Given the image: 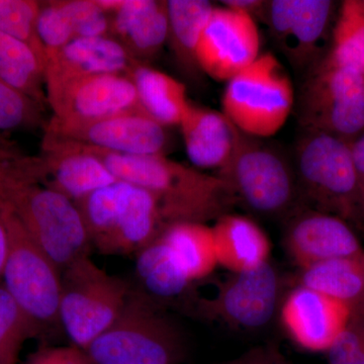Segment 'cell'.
Masks as SVG:
<instances>
[{"mask_svg": "<svg viewBox=\"0 0 364 364\" xmlns=\"http://www.w3.org/2000/svg\"><path fill=\"white\" fill-rule=\"evenodd\" d=\"M83 146L117 181L147 189L156 196L167 227L179 223L207 224L229 214L236 205L220 177L174 161L166 155L121 154Z\"/></svg>", "mask_w": 364, "mask_h": 364, "instance_id": "6da1fadb", "label": "cell"}, {"mask_svg": "<svg viewBox=\"0 0 364 364\" xmlns=\"http://www.w3.org/2000/svg\"><path fill=\"white\" fill-rule=\"evenodd\" d=\"M291 157L301 208L363 226V196L350 142L323 132L301 129Z\"/></svg>", "mask_w": 364, "mask_h": 364, "instance_id": "7a4b0ae2", "label": "cell"}, {"mask_svg": "<svg viewBox=\"0 0 364 364\" xmlns=\"http://www.w3.org/2000/svg\"><path fill=\"white\" fill-rule=\"evenodd\" d=\"M0 202L61 272L90 253L91 242L80 210L58 191L14 172L0 171Z\"/></svg>", "mask_w": 364, "mask_h": 364, "instance_id": "3957f363", "label": "cell"}, {"mask_svg": "<svg viewBox=\"0 0 364 364\" xmlns=\"http://www.w3.org/2000/svg\"><path fill=\"white\" fill-rule=\"evenodd\" d=\"M215 176L236 205L260 217L289 218L301 208L293 157L267 139L239 131L231 156Z\"/></svg>", "mask_w": 364, "mask_h": 364, "instance_id": "277c9868", "label": "cell"}, {"mask_svg": "<svg viewBox=\"0 0 364 364\" xmlns=\"http://www.w3.org/2000/svg\"><path fill=\"white\" fill-rule=\"evenodd\" d=\"M76 205L91 245L104 255L136 254L167 228L156 196L126 181L98 189Z\"/></svg>", "mask_w": 364, "mask_h": 364, "instance_id": "5b68a950", "label": "cell"}, {"mask_svg": "<svg viewBox=\"0 0 364 364\" xmlns=\"http://www.w3.org/2000/svg\"><path fill=\"white\" fill-rule=\"evenodd\" d=\"M85 351L93 364H177L183 343L181 332L155 299L131 289L114 324Z\"/></svg>", "mask_w": 364, "mask_h": 364, "instance_id": "8992f818", "label": "cell"}, {"mask_svg": "<svg viewBox=\"0 0 364 364\" xmlns=\"http://www.w3.org/2000/svg\"><path fill=\"white\" fill-rule=\"evenodd\" d=\"M294 104L289 72L275 55L267 52L227 81L222 112L242 133L268 139L284 128Z\"/></svg>", "mask_w": 364, "mask_h": 364, "instance_id": "52a82bcc", "label": "cell"}, {"mask_svg": "<svg viewBox=\"0 0 364 364\" xmlns=\"http://www.w3.org/2000/svg\"><path fill=\"white\" fill-rule=\"evenodd\" d=\"M131 293L124 279L97 267L90 255L61 274L59 318L72 343L86 350L119 317Z\"/></svg>", "mask_w": 364, "mask_h": 364, "instance_id": "ba28073f", "label": "cell"}, {"mask_svg": "<svg viewBox=\"0 0 364 364\" xmlns=\"http://www.w3.org/2000/svg\"><path fill=\"white\" fill-rule=\"evenodd\" d=\"M294 105L301 129L351 143L364 133V73L325 56L305 73Z\"/></svg>", "mask_w": 364, "mask_h": 364, "instance_id": "9c48e42d", "label": "cell"}, {"mask_svg": "<svg viewBox=\"0 0 364 364\" xmlns=\"http://www.w3.org/2000/svg\"><path fill=\"white\" fill-rule=\"evenodd\" d=\"M2 205L9 236V255L2 274L4 287L39 335L57 330L61 328V270L31 238L14 213Z\"/></svg>", "mask_w": 364, "mask_h": 364, "instance_id": "30bf717a", "label": "cell"}, {"mask_svg": "<svg viewBox=\"0 0 364 364\" xmlns=\"http://www.w3.org/2000/svg\"><path fill=\"white\" fill-rule=\"evenodd\" d=\"M338 7L331 0H270L258 20L294 68L305 74L329 52Z\"/></svg>", "mask_w": 364, "mask_h": 364, "instance_id": "8fae6325", "label": "cell"}, {"mask_svg": "<svg viewBox=\"0 0 364 364\" xmlns=\"http://www.w3.org/2000/svg\"><path fill=\"white\" fill-rule=\"evenodd\" d=\"M282 299V277L268 261L249 272H230L213 298L200 299L198 311L234 327L260 329L279 313Z\"/></svg>", "mask_w": 364, "mask_h": 364, "instance_id": "7c38bea8", "label": "cell"}, {"mask_svg": "<svg viewBox=\"0 0 364 364\" xmlns=\"http://www.w3.org/2000/svg\"><path fill=\"white\" fill-rule=\"evenodd\" d=\"M168 128L139 109L90 122L52 119L45 136L82 144L107 152L129 155H165Z\"/></svg>", "mask_w": 364, "mask_h": 364, "instance_id": "4fadbf2b", "label": "cell"}, {"mask_svg": "<svg viewBox=\"0 0 364 364\" xmlns=\"http://www.w3.org/2000/svg\"><path fill=\"white\" fill-rule=\"evenodd\" d=\"M259 28L252 16L215 6L196 50L198 68L215 81L227 82L260 56Z\"/></svg>", "mask_w": 364, "mask_h": 364, "instance_id": "5bb4252c", "label": "cell"}, {"mask_svg": "<svg viewBox=\"0 0 364 364\" xmlns=\"http://www.w3.org/2000/svg\"><path fill=\"white\" fill-rule=\"evenodd\" d=\"M53 117L90 122L139 111L135 85L126 74H102L46 85Z\"/></svg>", "mask_w": 364, "mask_h": 364, "instance_id": "9a60e30c", "label": "cell"}, {"mask_svg": "<svg viewBox=\"0 0 364 364\" xmlns=\"http://www.w3.org/2000/svg\"><path fill=\"white\" fill-rule=\"evenodd\" d=\"M282 329L294 343L312 352H327L349 324L352 308L343 301L298 284L280 304Z\"/></svg>", "mask_w": 364, "mask_h": 364, "instance_id": "2e32d148", "label": "cell"}, {"mask_svg": "<svg viewBox=\"0 0 364 364\" xmlns=\"http://www.w3.org/2000/svg\"><path fill=\"white\" fill-rule=\"evenodd\" d=\"M284 246L299 269L364 253L351 225L341 218L308 208H299L289 217Z\"/></svg>", "mask_w": 364, "mask_h": 364, "instance_id": "e0dca14e", "label": "cell"}, {"mask_svg": "<svg viewBox=\"0 0 364 364\" xmlns=\"http://www.w3.org/2000/svg\"><path fill=\"white\" fill-rule=\"evenodd\" d=\"M35 158L36 181L75 203L117 181L81 144L44 135L42 152Z\"/></svg>", "mask_w": 364, "mask_h": 364, "instance_id": "ac0fdd59", "label": "cell"}, {"mask_svg": "<svg viewBox=\"0 0 364 364\" xmlns=\"http://www.w3.org/2000/svg\"><path fill=\"white\" fill-rule=\"evenodd\" d=\"M111 21L109 36L138 62L152 58L168 40L167 1L97 0Z\"/></svg>", "mask_w": 364, "mask_h": 364, "instance_id": "d6986e66", "label": "cell"}, {"mask_svg": "<svg viewBox=\"0 0 364 364\" xmlns=\"http://www.w3.org/2000/svg\"><path fill=\"white\" fill-rule=\"evenodd\" d=\"M136 62L112 36L78 38L46 58L45 86L102 74L127 75Z\"/></svg>", "mask_w": 364, "mask_h": 364, "instance_id": "ffe728a7", "label": "cell"}, {"mask_svg": "<svg viewBox=\"0 0 364 364\" xmlns=\"http://www.w3.org/2000/svg\"><path fill=\"white\" fill-rule=\"evenodd\" d=\"M181 128L186 154L198 169L219 170L231 156L239 130L222 112L189 102Z\"/></svg>", "mask_w": 364, "mask_h": 364, "instance_id": "44dd1931", "label": "cell"}, {"mask_svg": "<svg viewBox=\"0 0 364 364\" xmlns=\"http://www.w3.org/2000/svg\"><path fill=\"white\" fill-rule=\"evenodd\" d=\"M212 228L219 267L231 273L244 272L269 261V238L250 218L229 213L215 220Z\"/></svg>", "mask_w": 364, "mask_h": 364, "instance_id": "7402d4cb", "label": "cell"}, {"mask_svg": "<svg viewBox=\"0 0 364 364\" xmlns=\"http://www.w3.org/2000/svg\"><path fill=\"white\" fill-rule=\"evenodd\" d=\"M127 75L135 85L141 111L166 128L178 126L191 102L183 83L143 62H136Z\"/></svg>", "mask_w": 364, "mask_h": 364, "instance_id": "603a6c76", "label": "cell"}, {"mask_svg": "<svg viewBox=\"0 0 364 364\" xmlns=\"http://www.w3.org/2000/svg\"><path fill=\"white\" fill-rule=\"evenodd\" d=\"M136 274L153 299L178 298L193 282L161 236L136 254Z\"/></svg>", "mask_w": 364, "mask_h": 364, "instance_id": "cb8c5ba5", "label": "cell"}, {"mask_svg": "<svg viewBox=\"0 0 364 364\" xmlns=\"http://www.w3.org/2000/svg\"><path fill=\"white\" fill-rule=\"evenodd\" d=\"M299 284L343 301L353 311L364 301V253L301 270Z\"/></svg>", "mask_w": 364, "mask_h": 364, "instance_id": "d4e9b609", "label": "cell"}, {"mask_svg": "<svg viewBox=\"0 0 364 364\" xmlns=\"http://www.w3.org/2000/svg\"><path fill=\"white\" fill-rule=\"evenodd\" d=\"M161 238L191 282L205 279L219 267L213 228L200 223H179L164 230Z\"/></svg>", "mask_w": 364, "mask_h": 364, "instance_id": "484cf974", "label": "cell"}, {"mask_svg": "<svg viewBox=\"0 0 364 364\" xmlns=\"http://www.w3.org/2000/svg\"><path fill=\"white\" fill-rule=\"evenodd\" d=\"M214 4L205 0H167L168 40L176 61L184 70H200L196 59L198 41Z\"/></svg>", "mask_w": 364, "mask_h": 364, "instance_id": "4316f807", "label": "cell"}, {"mask_svg": "<svg viewBox=\"0 0 364 364\" xmlns=\"http://www.w3.org/2000/svg\"><path fill=\"white\" fill-rule=\"evenodd\" d=\"M0 79L45 107V62L23 41L0 32Z\"/></svg>", "mask_w": 364, "mask_h": 364, "instance_id": "83f0119b", "label": "cell"}, {"mask_svg": "<svg viewBox=\"0 0 364 364\" xmlns=\"http://www.w3.org/2000/svg\"><path fill=\"white\" fill-rule=\"evenodd\" d=\"M326 57L337 65L364 73V0L339 4Z\"/></svg>", "mask_w": 364, "mask_h": 364, "instance_id": "f1b7e54d", "label": "cell"}, {"mask_svg": "<svg viewBox=\"0 0 364 364\" xmlns=\"http://www.w3.org/2000/svg\"><path fill=\"white\" fill-rule=\"evenodd\" d=\"M39 336L6 287L0 286V364H16L26 339Z\"/></svg>", "mask_w": 364, "mask_h": 364, "instance_id": "f546056e", "label": "cell"}, {"mask_svg": "<svg viewBox=\"0 0 364 364\" xmlns=\"http://www.w3.org/2000/svg\"><path fill=\"white\" fill-rule=\"evenodd\" d=\"M40 7L41 1L36 0H0V32L23 41L45 62L37 35Z\"/></svg>", "mask_w": 364, "mask_h": 364, "instance_id": "4dcf8cb0", "label": "cell"}, {"mask_svg": "<svg viewBox=\"0 0 364 364\" xmlns=\"http://www.w3.org/2000/svg\"><path fill=\"white\" fill-rule=\"evenodd\" d=\"M45 107L0 79V132L32 130L43 123Z\"/></svg>", "mask_w": 364, "mask_h": 364, "instance_id": "1f68e13d", "label": "cell"}, {"mask_svg": "<svg viewBox=\"0 0 364 364\" xmlns=\"http://www.w3.org/2000/svg\"><path fill=\"white\" fill-rule=\"evenodd\" d=\"M37 35L44 51L45 60L75 39L73 23L64 6L63 0L41 1Z\"/></svg>", "mask_w": 364, "mask_h": 364, "instance_id": "d6a6232c", "label": "cell"}, {"mask_svg": "<svg viewBox=\"0 0 364 364\" xmlns=\"http://www.w3.org/2000/svg\"><path fill=\"white\" fill-rule=\"evenodd\" d=\"M329 364H359L364 358V322L351 318L350 322L326 352Z\"/></svg>", "mask_w": 364, "mask_h": 364, "instance_id": "836d02e7", "label": "cell"}, {"mask_svg": "<svg viewBox=\"0 0 364 364\" xmlns=\"http://www.w3.org/2000/svg\"><path fill=\"white\" fill-rule=\"evenodd\" d=\"M26 364H93L87 352L75 345L44 347L31 355Z\"/></svg>", "mask_w": 364, "mask_h": 364, "instance_id": "e575fe53", "label": "cell"}, {"mask_svg": "<svg viewBox=\"0 0 364 364\" xmlns=\"http://www.w3.org/2000/svg\"><path fill=\"white\" fill-rule=\"evenodd\" d=\"M23 154L11 141L7 140L4 133L0 132V170L14 164Z\"/></svg>", "mask_w": 364, "mask_h": 364, "instance_id": "d590c367", "label": "cell"}, {"mask_svg": "<svg viewBox=\"0 0 364 364\" xmlns=\"http://www.w3.org/2000/svg\"><path fill=\"white\" fill-rule=\"evenodd\" d=\"M352 157L358 172L364 200V133L350 143Z\"/></svg>", "mask_w": 364, "mask_h": 364, "instance_id": "8d00e7d4", "label": "cell"}, {"mask_svg": "<svg viewBox=\"0 0 364 364\" xmlns=\"http://www.w3.org/2000/svg\"><path fill=\"white\" fill-rule=\"evenodd\" d=\"M9 249V229H7L6 217H4V205L0 203V277H2V274H4Z\"/></svg>", "mask_w": 364, "mask_h": 364, "instance_id": "74e56055", "label": "cell"}, {"mask_svg": "<svg viewBox=\"0 0 364 364\" xmlns=\"http://www.w3.org/2000/svg\"><path fill=\"white\" fill-rule=\"evenodd\" d=\"M227 364H286L279 363L275 356L264 353L262 351L253 352L249 355L244 356L239 360L234 361Z\"/></svg>", "mask_w": 364, "mask_h": 364, "instance_id": "f35d334b", "label": "cell"}, {"mask_svg": "<svg viewBox=\"0 0 364 364\" xmlns=\"http://www.w3.org/2000/svg\"><path fill=\"white\" fill-rule=\"evenodd\" d=\"M352 317L359 318L364 322V301L352 311Z\"/></svg>", "mask_w": 364, "mask_h": 364, "instance_id": "ab89813d", "label": "cell"}, {"mask_svg": "<svg viewBox=\"0 0 364 364\" xmlns=\"http://www.w3.org/2000/svg\"><path fill=\"white\" fill-rule=\"evenodd\" d=\"M359 364H364V358H363V360H361V363Z\"/></svg>", "mask_w": 364, "mask_h": 364, "instance_id": "60d3db41", "label": "cell"}]
</instances>
